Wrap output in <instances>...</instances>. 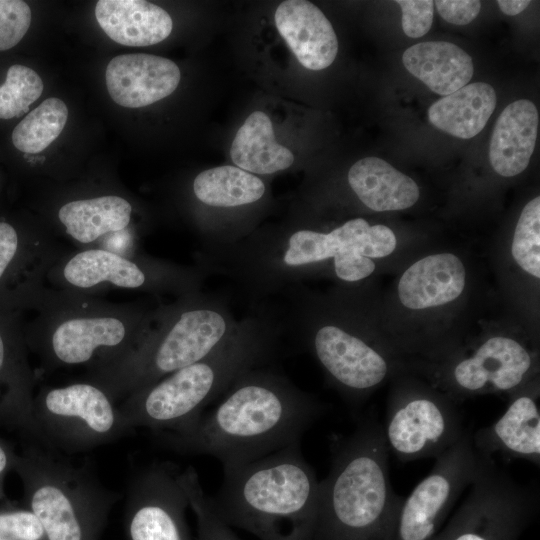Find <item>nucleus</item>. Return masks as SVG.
Masks as SVG:
<instances>
[{
	"label": "nucleus",
	"mask_w": 540,
	"mask_h": 540,
	"mask_svg": "<svg viewBox=\"0 0 540 540\" xmlns=\"http://www.w3.org/2000/svg\"><path fill=\"white\" fill-rule=\"evenodd\" d=\"M220 403L163 444L177 452L210 455L223 469L240 466L300 442L322 406L284 378L247 370Z\"/></svg>",
	"instance_id": "f257e3e1"
},
{
	"label": "nucleus",
	"mask_w": 540,
	"mask_h": 540,
	"mask_svg": "<svg viewBox=\"0 0 540 540\" xmlns=\"http://www.w3.org/2000/svg\"><path fill=\"white\" fill-rule=\"evenodd\" d=\"M331 452L312 540H393L404 497L391 484L382 424L364 419L350 435L334 438Z\"/></svg>",
	"instance_id": "f03ea898"
},
{
	"label": "nucleus",
	"mask_w": 540,
	"mask_h": 540,
	"mask_svg": "<svg viewBox=\"0 0 540 540\" xmlns=\"http://www.w3.org/2000/svg\"><path fill=\"white\" fill-rule=\"evenodd\" d=\"M209 498L229 526L259 540L313 539L319 482L302 455L300 442L223 469L222 485Z\"/></svg>",
	"instance_id": "7ed1b4c3"
},
{
	"label": "nucleus",
	"mask_w": 540,
	"mask_h": 540,
	"mask_svg": "<svg viewBox=\"0 0 540 540\" xmlns=\"http://www.w3.org/2000/svg\"><path fill=\"white\" fill-rule=\"evenodd\" d=\"M39 311L31 342L50 368L109 363L130 351L147 333L159 309L113 303L48 286L34 306Z\"/></svg>",
	"instance_id": "20e7f679"
},
{
	"label": "nucleus",
	"mask_w": 540,
	"mask_h": 540,
	"mask_svg": "<svg viewBox=\"0 0 540 540\" xmlns=\"http://www.w3.org/2000/svg\"><path fill=\"white\" fill-rule=\"evenodd\" d=\"M236 337L219 310L190 297L160 308L144 337L127 353L88 369L85 380L116 402L181 368L197 363Z\"/></svg>",
	"instance_id": "39448f33"
},
{
	"label": "nucleus",
	"mask_w": 540,
	"mask_h": 540,
	"mask_svg": "<svg viewBox=\"0 0 540 540\" xmlns=\"http://www.w3.org/2000/svg\"><path fill=\"white\" fill-rule=\"evenodd\" d=\"M264 350L258 340L236 337L211 356L137 389L118 405L127 429H186L218 394L259 360Z\"/></svg>",
	"instance_id": "423d86ee"
},
{
	"label": "nucleus",
	"mask_w": 540,
	"mask_h": 540,
	"mask_svg": "<svg viewBox=\"0 0 540 540\" xmlns=\"http://www.w3.org/2000/svg\"><path fill=\"white\" fill-rule=\"evenodd\" d=\"M25 507L40 521L48 540H99L116 500L83 469L31 447L18 454Z\"/></svg>",
	"instance_id": "0eeeda50"
},
{
	"label": "nucleus",
	"mask_w": 540,
	"mask_h": 540,
	"mask_svg": "<svg viewBox=\"0 0 540 540\" xmlns=\"http://www.w3.org/2000/svg\"><path fill=\"white\" fill-rule=\"evenodd\" d=\"M468 489L432 540H518L537 512L536 488L520 485L492 457Z\"/></svg>",
	"instance_id": "6e6552de"
},
{
	"label": "nucleus",
	"mask_w": 540,
	"mask_h": 540,
	"mask_svg": "<svg viewBox=\"0 0 540 540\" xmlns=\"http://www.w3.org/2000/svg\"><path fill=\"white\" fill-rule=\"evenodd\" d=\"M46 284L90 296L110 290L183 292L189 289L191 276L172 264L138 254L91 247L66 251L49 269Z\"/></svg>",
	"instance_id": "1a4fd4ad"
},
{
	"label": "nucleus",
	"mask_w": 540,
	"mask_h": 540,
	"mask_svg": "<svg viewBox=\"0 0 540 540\" xmlns=\"http://www.w3.org/2000/svg\"><path fill=\"white\" fill-rule=\"evenodd\" d=\"M33 415L41 442L70 449L107 443L128 431L116 402L88 380L43 388L34 396Z\"/></svg>",
	"instance_id": "9d476101"
},
{
	"label": "nucleus",
	"mask_w": 540,
	"mask_h": 540,
	"mask_svg": "<svg viewBox=\"0 0 540 540\" xmlns=\"http://www.w3.org/2000/svg\"><path fill=\"white\" fill-rule=\"evenodd\" d=\"M382 432L389 453L403 463L437 458L466 433L462 413L449 398L416 388L392 395Z\"/></svg>",
	"instance_id": "9b49d317"
},
{
	"label": "nucleus",
	"mask_w": 540,
	"mask_h": 540,
	"mask_svg": "<svg viewBox=\"0 0 540 540\" xmlns=\"http://www.w3.org/2000/svg\"><path fill=\"white\" fill-rule=\"evenodd\" d=\"M485 459L468 432L439 455L429 474L404 498L393 540H432Z\"/></svg>",
	"instance_id": "f8f14e48"
},
{
	"label": "nucleus",
	"mask_w": 540,
	"mask_h": 540,
	"mask_svg": "<svg viewBox=\"0 0 540 540\" xmlns=\"http://www.w3.org/2000/svg\"><path fill=\"white\" fill-rule=\"evenodd\" d=\"M396 247L393 231L369 225L362 218L345 222L328 233L301 229L292 233L280 253L283 267L297 269L333 259L338 278L348 282L364 279L375 270L371 258H382Z\"/></svg>",
	"instance_id": "ddd939ff"
},
{
	"label": "nucleus",
	"mask_w": 540,
	"mask_h": 540,
	"mask_svg": "<svg viewBox=\"0 0 540 540\" xmlns=\"http://www.w3.org/2000/svg\"><path fill=\"white\" fill-rule=\"evenodd\" d=\"M177 474L159 464L133 480L125 507L129 540H192L186 522L188 500Z\"/></svg>",
	"instance_id": "4468645a"
},
{
	"label": "nucleus",
	"mask_w": 540,
	"mask_h": 540,
	"mask_svg": "<svg viewBox=\"0 0 540 540\" xmlns=\"http://www.w3.org/2000/svg\"><path fill=\"white\" fill-rule=\"evenodd\" d=\"M532 366L533 357L523 345L495 336L453 365L451 382L455 392L463 395L513 391L522 385Z\"/></svg>",
	"instance_id": "2eb2a0df"
},
{
	"label": "nucleus",
	"mask_w": 540,
	"mask_h": 540,
	"mask_svg": "<svg viewBox=\"0 0 540 540\" xmlns=\"http://www.w3.org/2000/svg\"><path fill=\"white\" fill-rule=\"evenodd\" d=\"M314 353L344 391L361 395L376 388L389 373L385 357L361 338L326 325L313 338Z\"/></svg>",
	"instance_id": "dca6fc26"
},
{
	"label": "nucleus",
	"mask_w": 540,
	"mask_h": 540,
	"mask_svg": "<svg viewBox=\"0 0 540 540\" xmlns=\"http://www.w3.org/2000/svg\"><path fill=\"white\" fill-rule=\"evenodd\" d=\"M105 78L108 93L115 103L140 108L172 94L181 73L170 59L134 53L114 57L107 65Z\"/></svg>",
	"instance_id": "f3484780"
},
{
	"label": "nucleus",
	"mask_w": 540,
	"mask_h": 540,
	"mask_svg": "<svg viewBox=\"0 0 540 540\" xmlns=\"http://www.w3.org/2000/svg\"><path fill=\"white\" fill-rule=\"evenodd\" d=\"M476 451L486 457L500 453L540 465V408L535 393L512 396L504 414L471 435Z\"/></svg>",
	"instance_id": "a211bd4d"
},
{
	"label": "nucleus",
	"mask_w": 540,
	"mask_h": 540,
	"mask_svg": "<svg viewBox=\"0 0 540 540\" xmlns=\"http://www.w3.org/2000/svg\"><path fill=\"white\" fill-rule=\"evenodd\" d=\"M278 32L297 60L310 70L330 66L338 52L336 33L324 13L305 0L282 2L275 12Z\"/></svg>",
	"instance_id": "6ab92c4d"
},
{
	"label": "nucleus",
	"mask_w": 540,
	"mask_h": 540,
	"mask_svg": "<svg viewBox=\"0 0 540 540\" xmlns=\"http://www.w3.org/2000/svg\"><path fill=\"white\" fill-rule=\"evenodd\" d=\"M132 204L115 194L74 199L62 204L57 219L65 235L81 248L99 247L109 236L132 231Z\"/></svg>",
	"instance_id": "aec40b11"
},
{
	"label": "nucleus",
	"mask_w": 540,
	"mask_h": 540,
	"mask_svg": "<svg viewBox=\"0 0 540 540\" xmlns=\"http://www.w3.org/2000/svg\"><path fill=\"white\" fill-rule=\"evenodd\" d=\"M465 269L451 253L429 255L412 264L398 284L401 303L410 309H424L447 304L462 293Z\"/></svg>",
	"instance_id": "412c9836"
},
{
	"label": "nucleus",
	"mask_w": 540,
	"mask_h": 540,
	"mask_svg": "<svg viewBox=\"0 0 540 540\" xmlns=\"http://www.w3.org/2000/svg\"><path fill=\"white\" fill-rule=\"evenodd\" d=\"M95 16L107 36L125 46L157 44L173 28L172 18L164 9L143 0H100Z\"/></svg>",
	"instance_id": "4be33fe9"
},
{
	"label": "nucleus",
	"mask_w": 540,
	"mask_h": 540,
	"mask_svg": "<svg viewBox=\"0 0 540 540\" xmlns=\"http://www.w3.org/2000/svg\"><path fill=\"white\" fill-rule=\"evenodd\" d=\"M538 124V110L530 100H516L504 108L489 146V160L496 173L512 177L526 169L535 148Z\"/></svg>",
	"instance_id": "5701e85b"
},
{
	"label": "nucleus",
	"mask_w": 540,
	"mask_h": 540,
	"mask_svg": "<svg viewBox=\"0 0 540 540\" xmlns=\"http://www.w3.org/2000/svg\"><path fill=\"white\" fill-rule=\"evenodd\" d=\"M402 61L413 76L442 96L467 85L474 73L470 55L445 41L415 44L406 49Z\"/></svg>",
	"instance_id": "b1692460"
},
{
	"label": "nucleus",
	"mask_w": 540,
	"mask_h": 540,
	"mask_svg": "<svg viewBox=\"0 0 540 540\" xmlns=\"http://www.w3.org/2000/svg\"><path fill=\"white\" fill-rule=\"evenodd\" d=\"M348 182L362 203L373 211L407 209L419 198L415 181L378 157H365L353 164Z\"/></svg>",
	"instance_id": "393cba45"
},
{
	"label": "nucleus",
	"mask_w": 540,
	"mask_h": 540,
	"mask_svg": "<svg viewBox=\"0 0 540 540\" xmlns=\"http://www.w3.org/2000/svg\"><path fill=\"white\" fill-rule=\"evenodd\" d=\"M496 107L494 88L484 82L467 84L434 102L428 110L430 123L461 139L483 130Z\"/></svg>",
	"instance_id": "a878e982"
},
{
	"label": "nucleus",
	"mask_w": 540,
	"mask_h": 540,
	"mask_svg": "<svg viewBox=\"0 0 540 540\" xmlns=\"http://www.w3.org/2000/svg\"><path fill=\"white\" fill-rule=\"evenodd\" d=\"M230 155L236 167L251 174H272L294 162L293 153L276 141L272 122L262 111L251 113L238 129Z\"/></svg>",
	"instance_id": "bb28decb"
},
{
	"label": "nucleus",
	"mask_w": 540,
	"mask_h": 540,
	"mask_svg": "<svg viewBox=\"0 0 540 540\" xmlns=\"http://www.w3.org/2000/svg\"><path fill=\"white\" fill-rule=\"evenodd\" d=\"M193 192L203 204L229 208L258 201L265 185L254 174L224 165L200 172L193 181Z\"/></svg>",
	"instance_id": "cd10ccee"
},
{
	"label": "nucleus",
	"mask_w": 540,
	"mask_h": 540,
	"mask_svg": "<svg viewBox=\"0 0 540 540\" xmlns=\"http://www.w3.org/2000/svg\"><path fill=\"white\" fill-rule=\"evenodd\" d=\"M68 119L66 104L48 98L25 116L12 132V143L24 153H39L62 132Z\"/></svg>",
	"instance_id": "c85d7f7f"
},
{
	"label": "nucleus",
	"mask_w": 540,
	"mask_h": 540,
	"mask_svg": "<svg viewBox=\"0 0 540 540\" xmlns=\"http://www.w3.org/2000/svg\"><path fill=\"white\" fill-rule=\"evenodd\" d=\"M196 521V540H241L213 508L200 484L196 470L188 466L177 474Z\"/></svg>",
	"instance_id": "c756f323"
},
{
	"label": "nucleus",
	"mask_w": 540,
	"mask_h": 540,
	"mask_svg": "<svg viewBox=\"0 0 540 540\" xmlns=\"http://www.w3.org/2000/svg\"><path fill=\"white\" fill-rule=\"evenodd\" d=\"M44 84L31 68L12 65L0 86V119H11L25 114L42 94Z\"/></svg>",
	"instance_id": "7c9ffc66"
},
{
	"label": "nucleus",
	"mask_w": 540,
	"mask_h": 540,
	"mask_svg": "<svg viewBox=\"0 0 540 540\" xmlns=\"http://www.w3.org/2000/svg\"><path fill=\"white\" fill-rule=\"evenodd\" d=\"M517 264L532 276L540 277V197L523 208L518 219L511 247Z\"/></svg>",
	"instance_id": "2f4dec72"
},
{
	"label": "nucleus",
	"mask_w": 540,
	"mask_h": 540,
	"mask_svg": "<svg viewBox=\"0 0 540 540\" xmlns=\"http://www.w3.org/2000/svg\"><path fill=\"white\" fill-rule=\"evenodd\" d=\"M0 540H48L38 518L27 508L0 505Z\"/></svg>",
	"instance_id": "473e14b6"
},
{
	"label": "nucleus",
	"mask_w": 540,
	"mask_h": 540,
	"mask_svg": "<svg viewBox=\"0 0 540 540\" xmlns=\"http://www.w3.org/2000/svg\"><path fill=\"white\" fill-rule=\"evenodd\" d=\"M31 24V10L21 0H0V51L17 45Z\"/></svg>",
	"instance_id": "72a5a7b5"
},
{
	"label": "nucleus",
	"mask_w": 540,
	"mask_h": 540,
	"mask_svg": "<svg viewBox=\"0 0 540 540\" xmlns=\"http://www.w3.org/2000/svg\"><path fill=\"white\" fill-rule=\"evenodd\" d=\"M20 262H32L31 239L23 242L13 225L0 221V284L7 272Z\"/></svg>",
	"instance_id": "f704fd0d"
},
{
	"label": "nucleus",
	"mask_w": 540,
	"mask_h": 540,
	"mask_svg": "<svg viewBox=\"0 0 540 540\" xmlns=\"http://www.w3.org/2000/svg\"><path fill=\"white\" fill-rule=\"evenodd\" d=\"M402 10V28L411 38L424 36L433 22L434 2L431 0H398Z\"/></svg>",
	"instance_id": "c9c22d12"
},
{
	"label": "nucleus",
	"mask_w": 540,
	"mask_h": 540,
	"mask_svg": "<svg viewBox=\"0 0 540 540\" xmlns=\"http://www.w3.org/2000/svg\"><path fill=\"white\" fill-rule=\"evenodd\" d=\"M434 4L440 16L455 25L470 23L481 9L480 1L476 0H438Z\"/></svg>",
	"instance_id": "e433bc0d"
},
{
	"label": "nucleus",
	"mask_w": 540,
	"mask_h": 540,
	"mask_svg": "<svg viewBox=\"0 0 540 540\" xmlns=\"http://www.w3.org/2000/svg\"><path fill=\"white\" fill-rule=\"evenodd\" d=\"M17 455L5 441L0 439V499L4 497V480L7 473L14 470Z\"/></svg>",
	"instance_id": "4c0bfd02"
},
{
	"label": "nucleus",
	"mask_w": 540,
	"mask_h": 540,
	"mask_svg": "<svg viewBox=\"0 0 540 540\" xmlns=\"http://www.w3.org/2000/svg\"><path fill=\"white\" fill-rule=\"evenodd\" d=\"M500 10L509 16H514L525 10L530 1L528 0H498Z\"/></svg>",
	"instance_id": "58836bf2"
}]
</instances>
